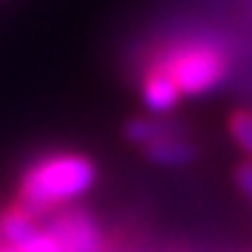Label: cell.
Instances as JSON below:
<instances>
[{
    "label": "cell",
    "mask_w": 252,
    "mask_h": 252,
    "mask_svg": "<svg viewBox=\"0 0 252 252\" xmlns=\"http://www.w3.org/2000/svg\"><path fill=\"white\" fill-rule=\"evenodd\" d=\"M98 180V168L84 154H48L31 162L20 177L17 205H23L34 219H48L59 207L81 199Z\"/></svg>",
    "instance_id": "obj_1"
},
{
    "label": "cell",
    "mask_w": 252,
    "mask_h": 252,
    "mask_svg": "<svg viewBox=\"0 0 252 252\" xmlns=\"http://www.w3.org/2000/svg\"><path fill=\"white\" fill-rule=\"evenodd\" d=\"M233 180H235V188L247 199V205L252 207V162H241V165H235L233 171Z\"/></svg>",
    "instance_id": "obj_10"
},
{
    "label": "cell",
    "mask_w": 252,
    "mask_h": 252,
    "mask_svg": "<svg viewBox=\"0 0 252 252\" xmlns=\"http://www.w3.org/2000/svg\"><path fill=\"white\" fill-rule=\"evenodd\" d=\"M143 154H146V160L154 162V165H162V168H182V165L196 162L199 149L190 143L185 135H180V137L160 140V143L143 146Z\"/></svg>",
    "instance_id": "obj_7"
},
{
    "label": "cell",
    "mask_w": 252,
    "mask_h": 252,
    "mask_svg": "<svg viewBox=\"0 0 252 252\" xmlns=\"http://www.w3.org/2000/svg\"><path fill=\"white\" fill-rule=\"evenodd\" d=\"M140 95H143V104L152 115H168L171 109H177V104L182 98L180 87L174 84L168 70L157 62L146 70L143 84H140Z\"/></svg>",
    "instance_id": "obj_4"
},
{
    "label": "cell",
    "mask_w": 252,
    "mask_h": 252,
    "mask_svg": "<svg viewBox=\"0 0 252 252\" xmlns=\"http://www.w3.org/2000/svg\"><path fill=\"white\" fill-rule=\"evenodd\" d=\"M227 129H230V137L241 146V152L250 157L247 162H252V112L250 109H235V112H230Z\"/></svg>",
    "instance_id": "obj_8"
},
{
    "label": "cell",
    "mask_w": 252,
    "mask_h": 252,
    "mask_svg": "<svg viewBox=\"0 0 252 252\" xmlns=\"http://www.w3.org/2000/svg\"><path fill=\"white\" fill-rule=\"evenodd\" d=\"M48 233L56 238L62 252H104V235H101L98 221L87 210H56L42 224Z\"/></svg>",
    "instance_id": "obj_3"
},
{
    "label": "cell",
    "mask_w": 252,
    "mask_h": 252,
    "mask_svg": "<svg viewBox=\"0 0 252 252\" xmlns=\"http://www.w3.org/2000/svg\"><path fill=\"white\" fill-rule=\"evenodd\" d=\"M42 233V221L34 219L23 205H14L0 216V238L6 247H26L28 241H34Z\"/></svg>",
    "instance_id": "obj_6"
},
{
    "label": "cell",
    "mask_w": 252,
    "mask_h": 252,
    "mask_svg": "<svg viewBox=\"0 0 252 252\" xmlns=\"http://www.w3.org/2000/svg\"><path fill=\"white\" fill-rule=\"evenodd\" d=\"M0 252H62V247H59L54 235L42 227V233L36 235L34 241H28L26 247H6V250H0Z\"/></svg>",
    "instance_id": "obj_9"
},
{
    "label": "cell",
    "mask_w": 252,
    "mask_h": 252,
    "mask_svg": "<svg viewBox=\"0 0 252 252\" xmlns=\"http://www.w3.org/2000/svg\"><path fill=\"white\" fill-rule=\"evenodd\" d=\"M185 132H188L185 124L171 121V118H132L124 126V137L135 146H152L168 137H180Z\"/></svg>",
    "instance_id": "obj_5"
},
{
    "label": "cell",
    "mask_w": 252,
    "mask_h": 252,
    "mask_svg": "<svg viewBox=\"0 0 252 252\" xmlns=\"http://www.w3.org/2000/svg\"><path fill=\"white\" fill-rule=\"evenodd\" d=\"M157 64H162L182 95H205L219 90L230 76V59L221 48L193 42L165 54Z\"/></svg>",
    "instance_id": "obj_2"
}]
</instances>
